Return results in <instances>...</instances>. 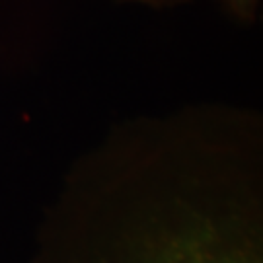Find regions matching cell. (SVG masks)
Returning a JSON list of instances; mask_svg holds the SVG:
<instances>
[{
	"label": "cell",
	"instance_id": "1",
	"mask_svg": "<svg viewBox=\"0 0 263 263\" xmlns=\"http://www.w3.org/2000/svg\"><path fill=\"white\" fill-rule=\"evenodd\" d=\"M72 263H84L82 259ZM86 263H263L255 246H238L224 240L218 226L205 216L187 218L178 228H164L151 242L123 248Z\"/></svg>",
	"mask_w": 263,
	"mask_h": 263
},
{
	"label": "cell",
	"instance_id": "2",
	"mask_svg": "<svg viewBox=\"0 0 263 263\" xmlns=\"http://www.w3.org/2000/svg\"><path fill=\"white\" fill-rule=\"evenodd\" d=\"M220 4L238 20L252 22L259 12L261 0H220Z\"/></svg>",
	"mask_w": 263,
	"mask_h": 263
},
{
	"label": "cell",
	"instance_id": "3",
	"mask_svg": "<svg viewBox=\"0 0 263 263\" xmlns=\"http://www.w3.org/2000/svg\"><path fill=\"white\" fill-rule=\"evenodd\" d=\"M127 2H137L142 6H151V8H170V6H178L187 0H127Z\"/></svg>",
	"mask_w": 263,
	"mask_h": 263
}]
</instances>
